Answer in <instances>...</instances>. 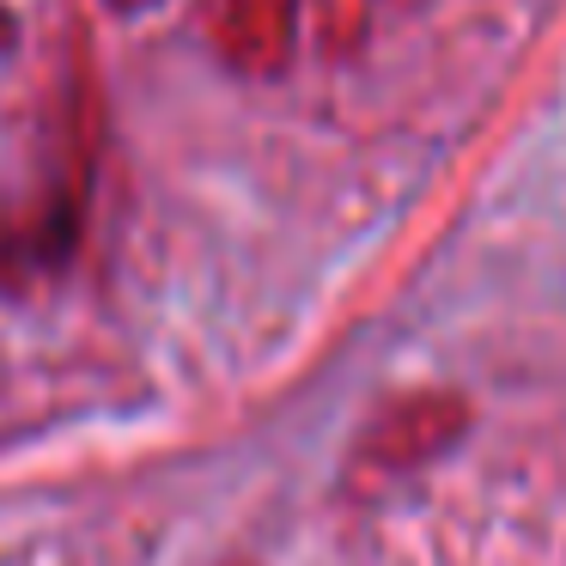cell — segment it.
Instances as JSON below:
<instances>
[{
    "label": "cell",
    "mask_w": 566,
    "mask_h": 566,
    "mask_svg": "<svg viewBox=\"0 0 566 566\" xmlns=\"http://www.w3.org/2000/svg\"><path fill=\"white\" fill-rule=\"evenodd\" d=\"M298 13L305 0H201V25L226 67L238 74H281L298 50Z\"/></svg>",
    "instance_id": "6da1fadb"
},
{
    "label": "cell",
    "mask_w": 566,
    "mask_h": 566,
    "mask_svg": "<svg viewBox=\"0 0 566 566\" xmlns=\"http://www.w3.org/2000/svg\"><path fill=\"white\" fill-rule=\"evenodd\" d=\"M111 7H128V13H135V7H153V0H111Z\"/></svg>",
    "instance_id": "7a4b0ae2"
}]
</instances>
